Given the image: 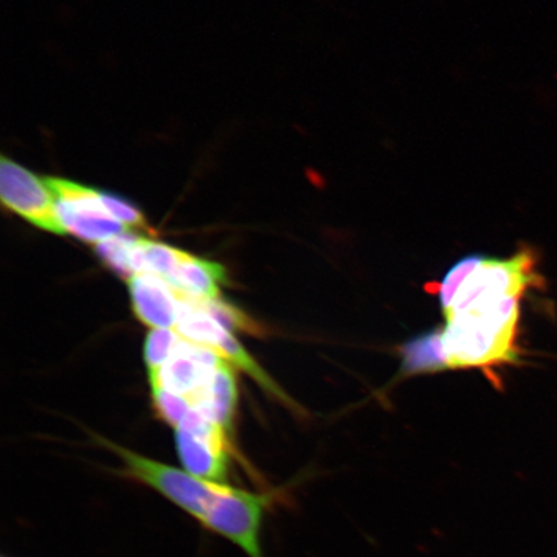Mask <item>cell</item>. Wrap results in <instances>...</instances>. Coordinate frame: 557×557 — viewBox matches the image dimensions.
<instances>
[{
  "label": "cell",
  "instance_id": "6da1fadb",
  "mask_svg": "<svg viewBox=\"0 0 557 557\" xmlns=\"http://www.w3.org/2000/svg\"><path fill=\"white\" fill-rule=\"evenodd\" d=\"M97 441L121 458L124 466L121 475L151 487L208 532L233 542L248 557H264V518L271 508L287 498L290 485L263 492L244 491L154 461L108 438L97 437Z\"/></svg>",
  "mask_w": 557,
  "mask_h": 557
},
{
  "label": "cell",
  "instance_id": "7a4b0ae2",
  "mask_svg": "<svg viewBox=\"0 0 557 557\" xmlns=\"http://www.w3.org/2000/svg\"><path fill=\"white\" fill-rule=\"evenodd\" d=\"M521 298H490L445 313L443 343L450 369L518 363Z\"/></svg>",
  "mask_w": 557,
  "mask_h": 557
},
{
  "label": "cell",
  "instance_id": "3957f363",
  "mask_svg": "<svg viewBox=\"0 0 557 557\" xmlns=\"http://www.w3.org/2000/svg\"><path fill=\"white\" fill-rule=\"evenodd\" d=\"M542 277L537 257L531 249H521L507 259L485 257L457 292L448 310H461L476 301L490 298H522L529 290L539 288Z\"/></svg>",
  "mask_w": 557,
  "mask_h": 557
},
{
  "label": "cell",
  "instance_id": "277c9868",
  "mask_svg": "<svg viewBox=\"0 0 557 557\" xmlns=\"http://www.w3.org/2000/svg\"><path fill=\"white\" fill-rule=\"evenodd\" d=\"M180 312L176 331L189 343L203 346L247 373L268 393L295 408L296 404L278 387L274 380L250 357L228 330L199 306L178 298Z\"/></svg>",
  "mask_w": 557,
  "mask_h": 557
},
{
  "label": "cell",
  "instance_id": "5b68a950",
  "mask_svg": "<svg viewBox=\"0 0 557 557\" xmlns=\"http://www.w3.org/2000/svg\"><path fill=\"white\" fill-rule=\"evenodd\" d=\"M54 195L55 211L66 234L89 244H99L127 233V227L110 214L101 191L61 178H47Z\"/></svg>",
  "mask_w": 557,
  "mask_h": 557
},
{
  "label": "cell",
  "instance_id": "8992f818",
  "mask_svg": "<svg viewBox=\"0 0 557 557\" xmlns=\"http://www.w3.org/2000/svg\"><path fill=\"white\" fill-rule=\"evenodd\" d=\"M0 198L5 208L35 227L66 235L60 224L54 195L47 178L41 180L4 156L0 160Z\"/></svg>",
  "mask_w": 557,
  "mask_h": 557
},
{
  "label": "cell",
  "instance_id": "52a82bcc",
  "mask_svg": "<svg viewBox=\"0 0 557 557\" xmlns=\"http://www.w3.org/2000/svg\"><path fill=\"white\" fill-rule=\"evenodd\" d=\"M127 283L139 322L151 330H176L180 301L169 283L154 274H137Z\"/></svg>",
  "mask_w": 557,
  "mask_h": 557
},
{
  "label": "cell",
  "instance_id": "ba28073f",
  "mask_svg": "<svg viewBox=\"0 0 557 557\" xmlns=\"http://www.w3.org/2000/svg\"><path fill=\"white\" fill-rule=\"evenodd\" d=\"M226 270L220 263L184 252L164 282L170 284L178 297L193 301H212L220 298L221 287L226 284Z\"/></svg>",
  "mask_w": 557,
  "mask_h": 557
},
{
  "label": "cell",
  "instance_id": "9c48e42d",
  "mask_svg": "<svg viewBox=\"0 0 557 557\" xmlns=\"http://www.w3.org/2000/svg\"><path fill=\"white\" fill-rule=\"evenodd\" d=\"M193 408H197L227 433L233 428V418L236 403H238V388L235 375L227 361L214 368L207 374L201 385L189 396Z\"/></svg>",
  "mask_w": 557,
  "mask_h": 557
},
{
  "label": "cell",
  "instance_id": "30bf717a",
  "mask_svg": "<svg viewBox=\"0 0 557 557\" xmlns=\"http://www.w3.org/2000/svg\"><path fill=\"white\" fill-rule=\"evenodd\" d=\"M181 463L195 476L225 483L228 478L232 449L203 441L184 430H174Z\"/></svg>",
  "mask_w": 557,
  "mask_h": 557
},
{
  "label": "cell",
  "instance_id": "8fae6325",
  "mask_svg": "<svg viewBox=\"0 0 557 557\" xmlns=\"http://www.w3.org/2000/svg\"><path fill=\"white\" fill-rule=\"evenodd\" d=\"M401 372L406 375L448 371L443 330L430 331L401 346Z\"/></svg>",
  "mask_w": 557,
  "mask_h": 557
},
{
  "label": "cell",
  "instance_id": "7c38bea8",
  "mask_svg": "<svg viewBox=\"0 0 557 557\" xmlns=\"http://www.w3.org/2000/svg\"><path fill=\"white\" fill-rule=\"evenodd\" d=\"M180 334L174 330H151L145 341V363L151 387L158 386L160 371L180 344Z\"/></svg>",
  "mask_w": 557,
  "mask_h": 557
},
{
  "label": "cell",
  "instance_id": "4fadbf2b",
  "mask_svg": "<svg viewBox=\"0 0 557 557\" xmlns=\"http://www.w3.org/2000/svg\"><path fill=\"white\" fill-rule=\"evenodd\" d=\"M483 259L484 256L482 255L466 256L448 271L447 275L443 277L441 283L428 285L426 290L437 296L443 312L449 309V306L451 305L453 299H455L459 288H461L463 283L468 281V277L473 273V271H475Z\"/></svg>",
  "mask_w": 557,
  "mask_h": 557
},
{
  "label": "cell",
  "instance_id": "5bb4252c",
  "mask_svg": "<svg viewBox=\"0 0 557 557\" xmlns=\"http://www.w3.org/2000/svg\"><path fill=\"white\" fill-rule=\"evenodd\" d=\"M135 240L136 236L123 233L96 244L95 250L104 267L128 281L134 276V271L131 268V252Z\"/></svg>",
  "mask_w": 557,
  "mask_h": 557
},
{
  "label": "cell",
  "instance_id": "9a60e30c",
  "mask_svg": "<svg viewBox=\"0 0 557 557\" xmlns=\"http://www.w3.org/2000/svg\"><path fill=\"white\" fill-rule=\"evenodd\" d=\"M177 298L186 299V301L199 306L200 309L208 312L209 315L218 320V322L224 325L228 331H242L250 334H260L262 332L259 324L255 323L252 319H249L246 313L222 301L220 298L212 299V301H193V299L178 296Z\"/></svg>",
  "mask_w": 557,
  "mask_h": 557
},
{
  "label": "cell",
  "instance_id": "2e32d148",
  "mask_svg": "<svg viewBox=\"0 0 557 557\" xmlns=\"http://www.w3.org/2000/svg\"><path fill=\"white\" fill-rule=\"evenodd\" d=\"M152 401L157 414L176 430L184 418L193 409V404L186 396L174 394L163 387H152Z\"/></svg>",
  "mask_w": 557,
  "mask_h": 557
},
{
  "label": "cell",
  "instance_id": "e0dca14e",
  "mask_svg": "<svg viewBox=\"0 0 557 557\" xmlns=\"http://www.w3.org/2000/svg\"><path fill=\"white\" fill-rule=\"evenodd\" d=\"M104 207L111 215L127 228H148L145 215L129 201L113 194L101 193Z\"/></svg>",
  "mask_w": 557,
  "mask_h": 557
},
{
  "label": "cell",
  "instance_id": "ac0fdd59",
  "mask_svg": "<svg viewBox=\"0 0 557 557\" xmlns=\"http://www.w3.org/2000/svg\"><path fill=\"white\" fill-rule=\"evenodd\" d=\"M3 557H7V556H3Z\"/></svg>",
  "mask_w": 557,
  "mask_h": 557
}]
</instances>
